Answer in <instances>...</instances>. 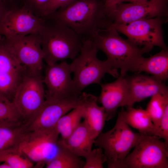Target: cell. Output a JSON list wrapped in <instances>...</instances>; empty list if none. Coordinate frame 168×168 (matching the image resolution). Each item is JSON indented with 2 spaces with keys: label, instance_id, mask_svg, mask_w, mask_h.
<instances>
[{
  "label": "cell",
  "instance_id": "23",
  "mask_svg": "<svg viewBox=\"0 0 168 168\" xmlns=\"http://www.w3.org/2000/svg\"><path fill=\"white\" fill-rule=\"evenodd\" d=\"M55 155L46 162L47 168H83L85 162L82 160L58 140Z\"/></svg>",
  "mask_w": 168,
  "mask_h": 168
},
{
  "label": "cell",
  "instance_id": "32",
  "mask_svg": "<svg viewBox=\"0 0 168 168\" xmlns=\"http://www.w3.org/2000/svg\"><path fill=\"white\" fill-rule=\"evenodd\" d=\"M149 0H112L108 3L105 4L106 6L108 7H112L119 3L129 2V3H138L147 2Z\"/></svg>",
  "mask_w": 168,
  "mask_h": 168
},
{
  "label": "cell",
  "instance_id": "17",
  "mask_svg": "<svg viewBox=\"0 0 168 168\" xmlns=\"http://www.w3.org/2000/svg\"><path fill=\"white\" fill-rule=\"evenodd\" d=\"M125 76L120 75L113 82L100 85L101 91L97 100L105 110L106 121L114 117L119 107H123L127 93Z\"/></svg>",
  "mask_w": 168,
  "mask_h": 168
},
{
  "label": "cell",
  "instance_id": "16",
  "mask_svg": "<svg viewBox=\"0 0 168 168\" xmlns=\"http://www.w3.org/2000/svg\"><path fill=\"white\" fill-rule=\"evenodd\" d=\"M127 93L123 107H133L134 104L157 94L168 95L164 82L153 76L136 73L125 76Z\"/></svg>",
  "mask_w": 168,
  "mask_h": 168
},
{
  "label": "cell",
  "instance_id": "1",
  "mask_svg": "<svg viewBox=\"0 0 168 168\" xmlns=\"http://www.w3.org/2000/svg\"><path fill=\"white\" fill-rule=\"evenodd\" d=\"M44 18L67 26L85 40L111 26L113 13L103 0H75Z\"/></svg>",
  "mask_w": 168,
  "mask_h": 168
},
{
  "label": "cell",
  "instance_id": "6",
  "mask_svg": "<svg viewBox=\"0 0 168 168\" xmlns=\"http://www.w3.org/2000/svg\"><path fill=\"white\" fill-rule=\"evenodd\" d=\"M41 72L27 70L17 87L12 101L27 126L37 115L45 100Z\"/></svg>",
  "mask_w": 168,
  "mask_h": 168
},
{
  "label": "cell",
  "instance_id": "28",
  "mask_svg": "<svg viewBox=\"0 0 168 168\" xmlns=\"http://www.w3.org/2000/svg\"><path fill=\"white\" fill-rule=\"evenodd\" d=\"M84 158L86 161L83 168H102L103 164L106 161L102 149L99 147L92 149Z\"/></svg>",
  "mask_w": 168,
  "mask_h": 168
},
{
  "label": "cell",
  "instance_id": "35",
  "mask_svg": "<svg viewBox=\"0 0 168 168\" xmlns=\"http://www.w3.org/2000/svg\"><path fill=\"white\" fill-rule=\"evenodd\" d=\"M0 168H11V167L6 163L2 162L0 164Z\"/></svg>",
  "mask_w": 168,
  "mask_h": 168
},
{
  "label": "cell",
  "instance_id": "4",
  "mask_svg": "<svg viewBox=\"0 0 168 168\" xmlns=\"http://www.w3.org/2000/svg\"><path fill=\"white\" fill-rule=\"evenodd\" d=\"M140 135L131 130L121 110L113 127L101 133L95 140L94 144L104 150L108 168H122L124 159L135 146Z\"/></svg>",
  "mask_w": 168,
  "mask_h": 168
},
{
  "label": "cell",
  "instance_id": "12",
  "mask_svg": "<svg viewBox=\"0 0 168 168\" xmlns=\"http://www.w3.org/2000/svg\"><path fill=\"white\" fill-rule=\"evenodd\" d=\"M69 64L65 61L47 65L43 82L46 87L45 100H56L79 96L75 90Z\"/></svg>",
  "mask_w": 168,
  "mask_h": 168
},
{
  "label": "cell",
  "instance_id": "30",
  "mask_svg": "<svg viewBox=\"0 0 168 168\" xmlns=\"http://www.w3.org/2000/svg\"><path fill=\"white\" fill-rule=\"evenodd\" d=\"M158 137L163 139L166 146L168 147V105L165 108L160 121Z\"/></svg>",
  "mask_w": 168,
  "mask_h": 168
},
{
  "label": "cell",
  "instance_id": "20",
  "mask_svg": "<svg viewBox=\"0 0 168 168\" xmlns=\"http://www.w3.org/2000/svg\"><path fill=\"white\" fill-rule=\"evenodd\" d=\"M27 131V126L23 122H0V152L8 150L20 151Z\"/></svg>",
  "mask_w": 168,
  "mask_h": 168
},
{
  "label": "cell",
  "instance_id": "33",
  "mask_svg": "<svg viewBox=\"0 0 168 168\" xmlns=\"http://www.w3.org/2000/svg\"><path fill=\"white\" fill-rule=\"evenodd\" d=\"M11 8H12L0 0V24L6 14Z\"/></svg>",
  "mask_w": 168,
  "mask_h": 168
},
{
  "label": "cell",
  "instance_id": "22",
  "mask_svg": "<svg viewBox=\"0 0 168 168\" xmlns=\"http://www.w3.org/2000/svg\"><path fill=\"white\" fill-rule=\"evenodd\" d=\"M127 110L122 107L121 110L125 122L138 130L139 133L157 136V132L151 119L146 110L142 109L128 107Z\"/></svg>",
  "mask_w": 168,
  "mask_h": 168
},
{
  "label": "cell",
  "instance_id": "10",
  "mask_svg": "<svg viewBox=\"0 0 168 168\" xmlns=\"http://www.w3.org/2000/svg\"><path fill=\"white\" fill-rule=\"evenodd\" d=\"M110 7L113 12L114 24L156 17L168 20V0H149L138 3L122 2Z\"/></svg>",
  "mask_w": 168,
  "mask_h": 168
},
{
  "label": "cell",
  "instance_id": "36",
  "mask_svg": "<svg viewBox=\"0 0 168 168\" xmlns=\"http://www.w3.org/2000/svg\"><path fill=\"white\" fill-rule=\"evenodd\" d=\"M103 0L105 2V4H106L112 0Z\"/></svg>",
  "mask_w": 168,
  "mask_h": 168
},
{
  "label": "cell",
  "instance_id": "26",
  "mask_svg": "<svg viewBox=\"0 0 168 168\" xmlns=\"http://www.w3.org/2000/svg\"><path fill=\"white\" fill-rule=\"evenodd\" d=\"M19 150H8L0 152V162L8 165L11 168H30L33 167L31 161Z\"/></svg>",
  "mask_w": 168,
  "mask_h": 168
},
{
  "label": "cell",
  "instance_id": "3",
  "mask_svg": "<svg viewBox=\"0 0 168 168\" xmlns=\"http://www.w3.org/2000/svg\"><path fill=\"white\" fill-rule=\"evenodd\" d=\"M112 25L94 35L91 39L98 50L103 52L106 60L114 69H120L125 76L136 61L153 48L138 46L121 37Z\"/></svg>",
  "mask_w": 168,
  "mask_h": 168
},
{
  "label": "cell",
  "instance_id": "2",
  "mask_svg": "<svg viewBox=\"0 0 168 168\" xmlns=\"http://www.w3.org/2000/svg\"><path fill=\"white\" fill-rule=\"evenodd\" d=\"M43 19L39 34L44 60L47 64L75 58L81 51L83 39L67 26L52 20Z\"/></svg>",
  "mask_w": 168,
  "mask_h": 168
},
{
  "label": "cell",
  "instance_id": "31",
  "mask_svg": "<svg viewBox=\"0 0 168 168\" xmlns=\"http://www.w3.org/2000/svg\"><path fill=\"white\" fill-rule=\"evenodd\" d=\"M75 0H51L46 6L44 13V17L61 8L65 7Z\"/></svg>",
  "mask_w": 168,
  "mask_h": 168
},
{
  "label": "cell",
  "instance_id": "7",
  "mask_svg": "<svg viewBox=\"0 0 168 168\" xmlns=\"http://www.w3.org/2000/svg\"><path fill=\"white\" fill-rule=\"evenodd\" d=\"M158 137L140 133L122 168H168V147Z\"/></svg>",
  "mask_w": 168,
  "mask_h": 168
},
{
  "label": "cell",
  "instance_id": "29",
  "mask_svg": "<svg viewBox=\"0 0 168 168\" xmlns=\"http://www.w3.org/2000/svg\"><path fill=\"white\" fill-rule=\"evenodd\" d=\"M51 0H20V7L27 9L36 16L43 18L44 10Z\"/></svg>",
  "mask_w": 168,
  "mask_h": 168
},
{
  "label": "cell",
  "instance_id": "13",
  "mask_svg": "<svg viewBox=\"0 0 168 168\" xmlns=\"http://www.w3.org/2000/svg\"><path fill=\"white\" fill-rule=\"evenodd\" d=\"M82 104L81 94L58 100H45L37 115L27 126V130L54 129L62 117Z\"/></svg>",
  "mask_w": 168,
  "mask_h": 168
},
{
  "label": "cell",
  "instance_id": "25",
  "mask_svg": "<svg viewBox=\"0 0 168 168\" xmlns=\"http://www.w3.org/2000/svg\"><path fill=\"white\" fill-rule=\"evenodd\" d=\"M167 105L168 95L157 94L151 97L146 109L151 119L158 137L160 121Z\"/></svg>",
  "mask_w": 168,
  "mask_h": 168
},
{
  "label": "cell",
  "instance_id": "15",
  "mask_svg": "<svg viewBox=\"0 0 168 168\" xmlns=\"http://www.w3.org/2000/svg\"><path fill=\"white\" fill-rule=\"evenodd\" d=\"M26 71L6 48L0 39V97L12 101Z\"/></svg>",
  "mask_w": 168,
  "mask_h": 168
},
{
  "label": "cell",
  "instance_id": "21",
  "mask_svg": "<svg viewBox=\"0 0 168 168\" xmlns=\"http://www.w3.org/2000/svg\"><path fill=\"white\" fill-rule=\"evenodd\" d=\"M95 140L83 121L67 138L59 141L76 156L84 157L92 150Z\"/></svg>",
  "mask_w": 168,
  "mask_h": 168
},
{
  "label": "cell",
  "instance_id": "8",
  "mask_svg": "<svg viewBox=\"0 0 168 168\" xmlns=\"http://www.w3.org/2000/svg\"><path fill=\"white\" fill-rule=\"evenodd\" d=\"M168 20L161 17L144 19L127 23L113 24L117 31L139 46H157L168 50L164 39L162 26Z\"/></svg>",
  "mask_w": 168,
  "mask_h": 168
},
{
  "label": "cell",
  "instance_id": "24",
  "mask_svg": "<svg viewBox=\"0 0 168 168\" xmlns=\"http://www.w3.org/2000/svg\"><path fill=\"white\" fill-rule=\"evenodd\" d=\"M83 118L82 104L62 117L55 128L61 135V139L67 138L79 125Z\"/></svg>",
  "mask_w": 168,
  "mask_h": 168
},
{
  "label": "cell",
  "instance_id": "18",
  "mask_svg": "<svg viewBox=\"0 0 168 168\" xmlns=\"http://www.w3.org/2000/svg\"><path fill=\"white\" fill-rule=\"evenodd\" d=\"M83 115L85 121L93 138L95 139L101 133L106 121L105 110L97 103V98L85 92L81 93Z\"/></svg>",
  "mask_w": 168,
  "mask_h": 168
},
{
  "label": "cell",
  "instance_id": "5",
  "mask_svg": "<svg viewBox=\"0 0 168 168\" xmlns=\"http://www.w3.org/2000/svg\"><path fill=\"white\" fill-rule=\"evenodd\" d=\"M98 50L91 39L84 40L78 56L69 64L76 92L81 94L82 91L88 85H100L102 78L106 73L118 78L117 69L112 68L105 60H101L97 56Z\"/></svg>",
  "mask_w": 168,
  "mask_h": 168
},
{
  "label": "cell",
  "instance_id": "14",
  "mask_svg": "<svg viewBox=\"0 0 168 168\" xmlns=\"http://www.w3.org/2000/svg\"><path fill=\"white\" fill-rule=\"evenodd\" d=\"M59 135L55 128L27 131L20 145V151L30 160L42 165L46 163L54 146L57 145Z\"/></svg>",
  "mask_w": 168,
  "mask_h": 168
},
{
  "label": "cell",
  "instance_id": "19",
  "mask_svg": "<svg viewBox=\"0 0 168 168\" xmlns=\"http://www.w3.org/2000/svg\"><path fill=\"white\" fill-rule=\"evenodd\" d=\"M129 71L136 73L144 72L165 82L168 79V51H161L149 57L142 56L133 64Z\"/></svg>",
  "mask_w": 168,
  "mask_h": 168
},
{
  "label": "cell",
  "instance_id": "9",
  "mask_svg": "<svg viewBox=\"0 0 168 168\" xmlns=\"http://www.w3.org/2000/svg\"><path fill=\"white\" fill-rule=\"evenodd\" d=\"M1 40L6 48L28 71L41 72L44 54L39 34L8 38L3 37Z\"/></svg>",
  "mask_w": 168,
  "mask_h": 168
},
{
  "label": "cell",
  "instance_id": "34",
  "mask_svg": "<svg viewBox=\"0 0 168 168\" xmlns=\"http://www.w3.org/2000/svg\"><path fill=\"white\" fill-rule=\"evenodd\" d=\"M12 8L20 7L19 5L20 0H1Z\"/></svg>",
  "mask_w": 168,
  "mask_h": 168
},
{
  "label": "cell",
  "instance_id": "27",
  "mask_svg": "<svg viewBox=\"0 0 168 168\" xmlns=\"http://www.w3.org/2000/svg\"><path fill=\"white\" fill-rule=\"evenodd\" d=\"M3 121L24 122L12 101L0 97V122Z\"/></svg>",
  "mask_w": 168,
  "mask_h": 168
},
{
  "label": "cell",
  "instance_id": "11",
  "mask_svg": "<svg viewBox=\"0 0 168 168\" xmlns=\"http://www.w3.org/2000/svg\"><path fill=\"white\" fill-rule=\"evenodd\" d=\"M44 20L23 7L11 8L0 24V36L8 38L39 34Z\"/></svg>",
  "mask_w": 168,
  "mask_h": 168
}]
</instances>
